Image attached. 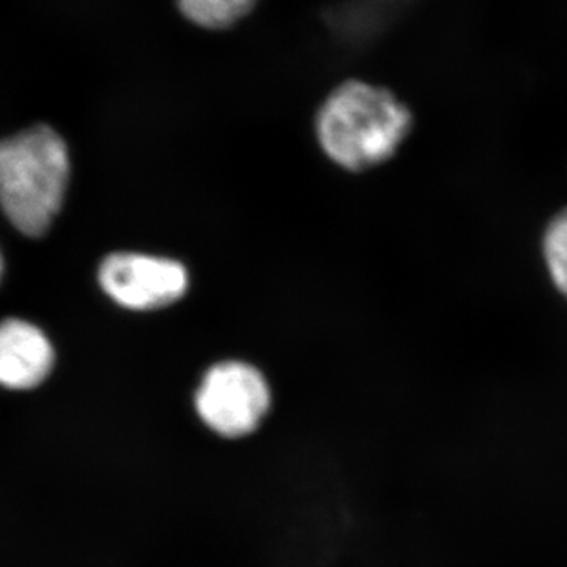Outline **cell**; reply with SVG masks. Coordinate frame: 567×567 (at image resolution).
Listing matches in <instances>:
<instances>
[{"label": "cell", "mask_w": 567, "mask_h": 567, "mask_svg": "<svg viewBox=\"0 0 567 567\" xmlns=\"http://www.w3.org/2000/svg\"><path fill=\"white\" fill-rule=\"evenodd\" d=\"M412 125V112L393 93L368 82L349 81L320 106L316 134L331 162L350 173H364L390 162Z\"/></svg>", "instance_id": "cell-1"}, {"label": "cell", "mask_w": 567, "mask_h": 567, "mask_svg": "<svg viewBox=\"0 0 567 567\" xmlns=\"http://www.w3.org/2000/svg\"><path fill=\"white\" fill-rule=\"evenodd\" d=\"M69 178V151L50 126L0 141V205L21 234L37 238L50 230Z\"/></svg>", "instance_id": "cell-2"}, {"label": "cell", "mask_w": 567, "mask_h": 567, "mask_svg": "<svg viewBox=\"0 0 567 567\" xmlns=\"http://www.w3.org/2000/svg\"><path fill=\"white\" fill-rule=\"evenodd\" d=\"M274 409L275 393L267 375L241 360L210 365L192 395L194 421L223 443H244L259 435Z\"/></svg>", "instance_id": "cell-3"}, {"label": "cell", "mask_w": 567, "mask_h": 567, "mask_svg": "<svg viewBox=\"0 0 567 567\" xmlns=\"http://www.w3.org/2000/svg\"><path fill=\"white\" fill-rule=\"evenodd\" d=\"M104 293L130 311L169 308L189 290L188 268L181 260L144 252H114L100 265Z\"/></svg>", "instance_id": "cell-4"}, {"label": "cell", "mask_w": 567, "mask_h": 567, "mask_svg": "<svg viewBox=\"0 0 567 567\" xmlns=\"http://www.w3.org/2000/svg\"><path fill=\"white\" fill-rule=\"evenodd\" d=\"M54 350L35 324L9 319L0 323V385L24 391L47 380Z\"/></svg>", "instance_id": "cell-5"}, {"label": "cell", "mask_w": 567, "mask_h": 567, "mask_svg": "<svg viewBox=\"0 0 567 567\" xmlns=\"http://www.w3.org/2000/svg\"><path fill=\"white\" fill-rule=\"evenodd\" d=\"M182 13L205 29H227L244 20L256 0H177Z\"/></svg>", "instance_id": "cell-6"}, {"label": "cell", "mask_w": 567, "mask_h": 567, "mask_svg": "<svg viewBox=\"0 0 567 567\" xmlns=\"http://www.w3.org/2000/svg\"><path fill=\"white\" fill-rule=\"evenodd\" d=\"M544 257L551 281L567 300V208L548 224L544 237Z\"/></svg>", "instance_id": "cell-7"}, {"label": "cell", "mask_w": 567, "mask_h": 567, "mask_svg": "<svg viewBox=\"0 0 567 567\" xmlns=\"http://www.w3.org/2000/svg\"><path fill=\"white\" fill-rule=\"evenodd\" d=\"M2 267H3V265H2V257H0V276H2Z\"/></svg>", "instance_id": "cell-8"}]
</instances>
